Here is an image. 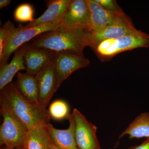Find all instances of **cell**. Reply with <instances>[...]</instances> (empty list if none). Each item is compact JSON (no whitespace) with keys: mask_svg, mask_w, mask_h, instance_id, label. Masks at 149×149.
<instances>
[{"mask_svg":"<svg viewBox=\"0 0 149 149\" xmlns=\"http://www.w3.org/2000/svg\"><path fill=\"white\" fill-rule=\"evenodd\" d=\"M90 34L86 29H72L61 25L56 29L38 35L28 45L55 54L84 56V49L90 47Z\"/></svg>","mask_w":149,"mask_h":149,"instance_id":"6da1fadb","label":"cell"},{"mask_svg":"<svg viewBox=\"0 0 149 149\" xmlns=\"http://www.w3.org/2000/svg\"><path fill=\"white\" fill-rule=\"evenodd\" d=\"M0 91L1 106L11 111L29 130L50 123L51 118L47 108L24 99L12 82Z\"/></svg>","mask_w":149,"mask_h":149,"instance_id":"7a4b0ae2","label":"cell"},{"mask_svg":"<svg viewBox=\"0 0 149 149\" xmlns=\"http://www.w3.org/2000/svg\"><path fill=\"white\" fill-rule=\"evenodd\" d=\"M149 47V35L138 30L117 39L104 40L92 49L101 60L107 61L125 51Z\"/></svg>","mask_w":149,"mask_h":149,"instance_id":"3957f363","label":"cell"},{"mask_svg":"<svg viewBox=\"0 0 149 149\" xmlns=\"http://www.w3.org/2000/svg\"><path fill=\"white\" fill-rule=\"evenodd\" d=\"M6 23L8 27V37L2 56L0 58V68L7 64L12 53L25 43L40 34L56 29L61 25L49 23L28 28L20 24L16 27L9 20Z\"/></svg>","mask_w":149,"mask_h":149,"instance_id":"277c9868","label":"cell"},{"mask_svg":"<svg viewBox=\"0 0 149 149\" xmlns=\"http://www.w3.org/2000/svg\"><path fill=\"white\" fill-rule=\"evenodd\" d=\"M3 118L0 128V145L8 148L24 147L29 129L11 111L1 106Z\"/></svg>","mask_w":149,"mask_h":149,"instance_id":"5b68a950","label":"cell"},{"mask_svg":"<svg viewBox=\"0 0 149 149\" xmlns=\"http://www.w3.org/2000/svg\"><path fill=\"white\" fill-rule=\"evenodd\" d=\"M74 120V139L78 149H101L97 136V127L87 120L81 112L74 108L72 112Z\"/></svg>","mask_w":149,"mask_h":149,"instance_id":"8992f818","label":"cell"},{"mask_svg":"<svg viewBox=\"0 0 149 149\" xmlns=\"http://www.w3.org/2000/svg\"><path fill=\"white\" fill-rule=\"evenodd\" d=\"M136 29L131 19L124 13L105 29L96 33L90 34V45L92 49L104 40L115 39L136 32Z\"/></svg>","mask_w":149,"mask_h":149,"instance_id":"52a82bcc","label":"cell"},{"mask_svg":"<svg viewBox=\"0 0 149 149\" xmlns=\"http://www.w3.org/2000/svg\"><path fill=\"white\" fill-rule=\"evenodd\" d=\"M38 86V103L47 108L57 91V77L55 66L51 61L36 75Z\"/></svg>","mask_w":149,"mask_h":149,"instance_id":"ba28073f","label":"cell"},{"mask_svg":"<svg viewBox=\"0 0 149 149\" xmlns=\"http://www.w3.org/2000/svg\"><path fill=\"white\" fill-rule=\"evenodd\" d=\"M57 77V89L63 82L75 71L89 65V59L84 56L68 53L55 54L53 60Z\"/></svg>","mask_w":149,"mask_h":149,"instance_id":"9c48e42d","label":"cell"},{"mask_svg":"<svg viewBox=\"0 0 149 149\" xmlns=\"http://www.w3.org/2000/svg\"><path fill=\"white\" fill-rule=\"evenodd\" d=\"M61 25L72 29H86L89 32L90 13L87 0H72Z\"/></svg>","mask_w":149,"mask_h":149,"instance_id":"30bf717a","label":"cell"},{"mask_svg":"<svg viewBox=\"0 0 149 149\" xmlns=\"http://www.w3.org/2000/svg\"><path fill=\"white\" fill-rule=\"evenodd\" d=\"M46 1L47 9L45 11L40 17L35 19L25 27L29 28L49 23L61 25L72 0H51Z\"/></svg>","mask_w":149,"mask_h":149,"instance_id":"8fae6325","label":"cell"},{"mask_svg":"<svg viewBox=\"0 0 149 149\" xmlns=\"http://www.w3.org/2000/svg\"><path fill=\"white\" fill-rule=\"evenodd\" d=\"M24 60L26 73L36 75L51 61L55 54L24 44Z\"/></svg>","mask_w":149,"mask_h":149,"instance_id":"7c38bea8","label":"cell"},{"mask_svg":"<svg viewBox=\"0 0 149 149\" xmlns=\"http://www.w3.org/2000/svg\"><path fill=\"white\" fill-rule=\"evenodd\" d=\"M87 1L90 13L89 32L91 33H96L105 29L112 24L120 15L108 11L95 0Z\"/></svg>","mask_w":149,"mask_h":149,"instance_id":"4fadbf2b","label":"cell"},{"mask_svg":"<svg viewBox=\"0 0 149 149\" xmlns=\"http://www.w3.org/2000/svg\"><path fill=\"white\" fill-rule=\"evenodd\" d=\"M69 121L68 128L65 130L57 129L49 123L46 125L50 138L59 149H78L74 139V120L72 113L66 118Z\"/></svg>","mask_w":149,"mask_h":149,"instance_id":"5bb4252c","label":"cell"},{"mask_svg":"<svg viewBox=\"0 0 149 149\" xmlns=\"http://www.w3.org/2000/svg\"><path fill=\"white\" fill-rule=\"evenodd\" d=\"M14 85L21 96L27 101L38 104V86L36 75L18 72Z\"/></svg>","mask_w":149,"mask_h":149,"instance_id":"9a60e30c","label":"cell"},{"mask_svg":"<svg viewBox=\"0 0 149 149\" xmlns=\"http://www.w3.org/2000/svg\"><path fill=\"white\" fill-rule=\"evenodd\" d=\"M24 45L15 52L12 60L8 64L0 68V90L12 83V80L17 72L26 70L24 60Z\"/></svg>","mask_w":149,"mask_h":149,"instance_id":"2e32d148","label":"cell"},{"mask_svg":"<svg viewBox=\"0 0 149 149\" xmlns=\"http://www.w3.org/2000/svg\"><path fill=\"white\" fill-rule=\"evenodd\" d=\"M126 136L130 139H149V112H143L136 116L120 133L118 139H121Z\"/></svg>","mask_w":149,"mask_h":149,"instance_id":"e0dca14e","label":"cell"},{"mask_svg":"<svg viewBox=\"0 0 149 149\" xmlns=\"http://www.w3.org/2000/svg\"><path fill=\"white\" fill-rule=\"evenodd\" d=\"M51 139L46 126L28 131L24 142L25 149H50Z\"/></svg>","mask_w":149,"mask_h":149,"instance_id":"ac0fdd59","label":"cell"},{"mask_svg":"<svg viewBox=\"0 0 149 149\" xmlns=\"http://www.w3.org/2000/svg\"><path fill=\"white\" fill-rule=\"evenodd\" d=\"M48 111L51 118L56 120L66 119L70 114L69 106L62 100H56L53 102L49 107Z\"/></svg>","mask_w":149,"mask_h":149,"instance_id":"d6986e66","label":"cell"},{"mask_svg":"<svg viewBox=\"0 0 149 149\" xmlns=\"http://www.w3.org/2000/svg\"><path fill=\"white\" fill-rule=\"evenodd\" d=\"M34 9L32 5L27 3L19 5L15 10L14 17L19 22H32L34 18Z\"/></svg>","mask_w":149,"mask_h":149,"instance_id":"ffe728a7","label":"cell"},{"mask_svg":"<svg viewBox=\"0 0 149 149\" xmlns=\"http://www.w3.org/2000/svg\"><path fill=\"white\" fill-rule=\"evenodd\" d=\"M101 6L106 10L116 14L123 13L122 9L118 5L115 0H95Z\"/></svg>","mask_w":149,"mask_h":149,"instance_id":"44dd1931","label":"cell"},{"mask_svg":"<svg viewBox=\"0 0 149 149\" xmlns=\"http://www.w3.org/2000/svg\"><path fill=\"white\" fill-rule=\"evenodd\" d=\"M8 34V27L6 22L0 29V58L2 56L3 53L7 42Z\"/></svg>","mask_w":149,"mask_h":149,"instance_id":"7402d4cb","label":"cell"},{"mask_svg":"<svg viewBox=\"0 0 149 149\" xmlns=\"http://www.w3.org/2000/svg\"><path fill=\"white\" fill-rule=\"evenodd\" d=\"M127 149H149V138L146 139L140 145L130 147Z\"/></svg>","mask_w":149,"mask_h":149,"instance_id":"603a6c76","label":"cell"},{"mask_svg":"<svg viewBox=\"0 0 149 149\" xmlns=\"http://www.w3.org/2000/svg\"><path fill=\"white\" fill-rule=\"evenodd\" d=\"M11 0H1L0 1V8L2 9L8 6L11 2Z\"/></svg>","mask_w":149,"mask_h":149,"instance_id":"cb8c5ba5","label":"cell"},{"mask_svg":"<svg viewBox=\"0 0 149 149\" xmlns=\"http://www.w3.org/2000/svg\"><path fill=\"white\" fill-rule=\"evenodd\" d=\"M50 149H59L54 144L52 140L50 143Z\"/></svg>","mask_w":149,"mask_h":149,"instance_id":"d4e9b609","label":"cell"},{"mask_svg":"<svg viewBox=\"0 0 149 149\" xmlns=\"http://www.w3.org/2000/svg\"><path fill=\"white\" fill-rule=\"evenodd\" d=\"M7 149H25L24 147H20V148H7Z\"/></svg>","mask_w":149,"mask_h":149,"instance_id":"484cf974","label":"cell"},{"mask_svg":"<svg viewBox=\"0 0 149 149\" xmlns=\"http://www.w3.org/2000/svg\"><path fill=\"white\" fill-rule=\"evenodd\" d=\"M1 149H7V147L4 146H1Z\"/></svg>","mask_w":149,"mask_h":149,"instance_id":"4316f807","label":"cell"}]
</instances>
